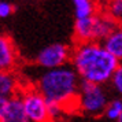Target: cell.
Listing matches in <instances>:
<instances>
[{
	"label": "cell",
	"mask_w": 122,
	"mask_h": 122,
	"mask_svg": "<svg viewBox=\"0 0 122 122\" xmlns=\"http://www.w3.org/2000/svg\"><path fill=\"white\" fill-rule=\"evenodd\" d=\"M71 67L81 81L103 84L111 81L119 62L104 48L103 43H80L71 51Z\"/></svg>",
	"instance_id": "6da1fadb"
},
{
	"label": "cell",
	"mask_w": 122,
	"mask_h": 122,
	"mask_svg": "<svg viewBox=\"0 0 122 122\" xmlns=\"http://www.w3.org/2000/svg\"><path fill=\"white\" fill-rule=\"evenodd\" d=\"M81 80L71 66L45 70L36 81V88L45 97L48 104L61 106L69 112L77 108V99Z\"/></svg>",
	"instance_id": "7a4b0ae2"
},
{
	"label": "cell",
	"mask_w": 122,
	"mask_h": 122,
	"mask_svg": "<svg viewBox=\"0 0 122 122\" xmlns=\"http://www.w3.org/2000/svg\"><path fill=\"white\" fill-rule=\"evenodd\" d=\"M108 102L110 100L102 85L81 81L77 99L78 110H81L88 115L97 117L106 112Z\"/></svg>",
	"instance_id": "3957f363"
},
{
	"label": "cell",
	"mask_w": 122,
	"mask_h": 122,
	"mask_svg": "<svg viewBox=\"0 0 122 122\" xmlns=\"http://www.w3.org/2000/svg\"><path fill=\"white\" fill-rule=\"evenodd\" d=\"M19 96L30 122H51L50 104L36 86L22 88Z\"/></svg>",
	"instance_id": "277c9868"
},
{
	"label": "cell",
	"mask_w": 122,
	"mask_h": 122,
	"mask_svg": "<svg viewBox=\"0 0 122 122\" xmlns=\"http://www.w3.org/2000/svg\"><path fill=\"white\" fill-rule=\"evenodd\" d=\"M71 48L62 43H54L44 47L36 56V63L45 70H54L65 67L71 61Z\"/></svg>",
	"instance_id": "5b68a950"
},
{
	"label": "cell",
	"mask_w": 122,
	"mask_h": 122,
	"mask_svg": "<svg viewBox=\"0 0 122 122\" xmlns=\"http://www.w3.org/2000/svg\"><path fill=\"white\" fill-rule=\"evenodd\" d=\"M17 47L10 36L0 34V71H12L18 65Z\"/></svg>",
	"instance_id": "8992f818"
},
{
	"label": "cell",
	"mask_w": 122,
	"mask_h": 122,
	"mask_svg": "<svg viewBox=\"0 0 122 122\" xmlns=\"http://www.w3.org/2000/svg\"><path fill=\"white\" fill-rule=\"evenodd\" d=\"M0 122H30L19 95L8 99L6 110L0 118Z\"/></svg>",
	"instance_id": "52a82bcc"
},
{
	"label": "cell",
	"mask_w": 122,
	"mask_h": 122,
	"mask_svg": "<svg viewBox=\"0 0 122 122\" xmlns=\"http://www.w3.org/2000/svg\"><path fill=\"white\" fill-rule=\"evenodd\" d=\"M21 89V82L14 71H0V97L11 99L19 95Z\"/></svg>",
	"instance_id": "ba28073f"
},
{
	"label": "cell",
	"mask_w": 122,
	"mask_h": 122,
	"mask_svg": "<svg viewBox=\"0 0 122 122\" xmlns=\"http://www.w3.org/2000/svg\"><path fill=\"white\" fill-rule=\"evenodd\" d=\"M104 48L117 61L122 63V28H117L112 33L103 41Z\"/></svg>",
	"instance_id": "9c48e42d"
},
{
	"label": "cell",
	"mask_w": 122,
	"mask_h": 122,
	"mask_svg": "<svg viewBox=\"0 0 122 122\" xmlns=\"http://www.w3.org/2000/svg\"><path fill=\"white\" fill-rule=\"evenodd\" d=\"M73 6H74L76 19H86V18L96 15L100 11L96 3L91 1V0H74Z\"/></svg>",
	"instance_id": "30bf717a"
},
{
	"label": "cell",
	"mask_w": 122,
	"mask_h": 122,
	"mask_svg": "<svg viewBox=\"0 0 122 122\" xmlns=\"http://www.w3.org/2000/svg\"><path fill=\"white\" fill-rule=\"evenodd\" d=\"M104 10L121 26L122 25V0H112V1H110L104 7Z\"/></svg>",
	"instance_id": "8fae6325"
},
{
	"label": "cell",
	"mask_w": 122,
	"mask_h": 122,
	"mask_svg": "<svg viewBox=\"0 0 122 122\" xmlns=\"http://www.w3.org/2000/svg\"><path fill=\"white\" fill-rule=\"evenodd\" d=\"M104 115L108 119H119L122 115V99H112L108 102L107 108H106Z\"/></svg>",
	"instance_id": "7c38bea8"
},
{
	"label": "cell",
	"mask_w": 122,
	"mask_h": 122,
	"mask_svg": "<svg viewBox=\"0 0 122 122\" xmlns=\"http://www.w3.org/2000/svg\"><path fill=\"white\" fill-rule=\"evenodd\" d=\"M111 84H112V88L115 89L117 93L122 96V63H119L118 69L114 73V76L111 78Z\"/></svg>",
	"instance_id": "4fadbf2b"
},
{
	"label": "cell",
	"mask_w": 122,
	"mask_h": 122,
	"mask_svg": "<svg viewBox=\"0 0 122 122\" xmlns=\"http://www.w3.org/2000/svg\"><path fill=\"white\" fill-rule=\"evenodd\" d=\"M14 11H15V7L12 6L11 3L0 0V18L1 19L3 18H8Z\"/></svg>",
	"instance_id": "5bb4252c"
},
{
	"label": "cell",
	"mask_w": 122,
	"mask_h": 122,
	"mask_svg": "<svg viewBox=\"0 0 122 122\" xmlns=\"http://www.w3.org/2000/svg\"><path fill=\"white\" fill-rule=\"evenodd\" d=\"M7 102H8V99H4V97H0V118H1V115H3V112H4V110H6Z\"/></svg>",
	"instance_id": "9a60e30c"
},
{
	"label": "cell",
	"mask_w": 122,
	"mask_h": 122,
	"mask_svg": "<svg viewBox=\"0 0 122 122\" xmlns=\"http://www.w3.org/2000/svg\"><path fill=\"white\" fill-rule=\"evenodd\" d=\"M117 122H122V115L119 117V119H118V121H117Z\"/></svg>",
	"instance_id": "2e32d148"
},
{
	"label": "cell",
	"mask_w": 122,
	"mask_h": 122,
	"mask_svg": "<svg viewBox=\"0 0 122 122\" xmlns=\"http://www.w3.org/2000/svg\"><path fill=\"white\" fill-rule=\"evenodd\" d=\"M121 28H122V25H121Z\"/></svg>",
	"instance_id": "e0dca14e"
}]
</instances>
